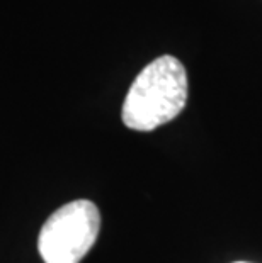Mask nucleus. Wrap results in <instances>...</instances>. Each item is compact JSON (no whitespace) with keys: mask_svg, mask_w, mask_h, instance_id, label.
Masks as SVG:
<instances>
[{"mask_svg":"<svg viewBox=\"0 0 262 263\" xmlns=\"http://www.w3.org/2000/svg\"><path fill=\"white\" fill-rule=\"evenodd\" d=\"M101 214L92 200L79 199L57 209L43 224L38 250L44 263H80L97 241Z\"/></svg>","mask_w":262,"mask_h":263,"instance_id":"nucleus-2","label":"nucleus"},{"mask_svg":"<svg viewBox=\"0 0 262 263\" xmlns=\"http://www.w3.org/2000/svg\"><path fill=\"white\" fill-rule=\"evenodd\" d=\"M187 100V73L179 60L164 54L148 63L131 83L121 119L133 131L148 133L182 112Z\"/></svg>","mask_w":262,"mask_h":263,"instance_id":"nucleus-1","label":"nucleus"},{"mask_svg":"<svg viewBox=\"0 0 262 263\" xmlns=\"http://www.w3.org/2000/svg\"><path fill=\"white\" fill-rule=\"evenodd\" d=\"M237 263H245V261H237Z\"/></svg>","mask_w":262,"mask_h":263,"instance_id":"nucleus-3","label":"nucleus"}]
</instances>
